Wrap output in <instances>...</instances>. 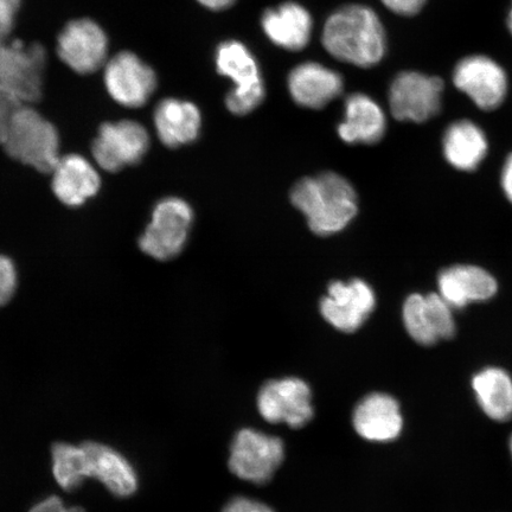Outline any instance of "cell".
I'll list each match as a JSON object with an SVG mask.
<instances>
[{
  "instance_id": "4316f807",
  "label": "cell",
  "mask_w": 512,
  "mask_h": 512,
  "mask_svg": "<svg viewBox=\"0 0 512 512\" xmlns=\"http://www.w3.org/2000/svg\"><path fill=\"white\" fill-rule=\"evenodd\" d=\"M23 106V102L17 96L0 85V144L4 143L12 120Z\"/></svg>"
},
{
  "instance_id": "52a82bcc",
  "label": "cell",
  "mask_w": 512,
  "mask_h": 512,
  "mask_svg": "<svg viewBox=\"0 0 512 512\" xmlns=\"http://www.w3.org/2000/svg\"><path fill=\"white\" fill-rule=\"evenodd\" d=\"M454 87L479 110L491 112L504 104L509 93V78L502 64L490 56H465L453 69Z\"/></svg>"
},
{
  "instance_id": "9c48e42d",
  "label": "cell",
  "mask_w": 512,
  "mask_h": 512,
  "mask_svg": "<svg viewBox=\"0 0 512 512\" xmlns=\"http://www.w3.org/2000/svg\"><path fill=\"white\" fill-rule=\"evenodd\" d=\"M46 50L38 43L21 41L0 46V85L17 96L23 104L42 98Z\"/></svg>"
},
{
  "instance_id": "7a4b0ae2",
  "label": "cell",
  "mask_w": 512,
  "mask_h": 512,
  "mask_svg": "<svg viewBox=\"0 0 512 512\" xmlns=\"http://www.w3.org/2000/svg\"><path fill=\"white\" fill-rule=\"evenodd\" d=\"M291 202L305 215L312 232L319 236L342 232L358 210L354 187L335 172L299 181L292 189Z\"/></svg>"
},
{
  "instance_id": "5bb4252c",
  "label": "cell",
  "mask_w": 512,
  "mask_h": 512,
  "mask_svg": "<svg viewBox=\"0 0 512 512\" xmlns=\"http://www.w3.org/2000/svg\"><path fill=\"white\" fill-rule=\"evenodd\" d=\"M105 83L118 104L137 108L146 105L156 91L157 76L149 64L130 51H124L107 63Z\"/></svg>"
},
{
  "instance_id": "836d02e7",
  "label": "cell",
  "mask_w": 512,
  "mask_h": 512,
  "mask_svg": "<svg viewBox=\"0 0 512 512\" xmlns=\"http://www.w3.org/2000/svg\"><path fill=\"white\" fill-rule=\"evenodd\" d=\"M197 2L202 4L204 8L221 11L230 8L236 0H197Z\"/></svg>"
},
{
  "instance_id": "484cf974",
  "label": "cell",
  "mask_w": 512,
  "mask_h": 512,
  "mask_svg": "<svg viewBox=\"0 0 512 512\" xmlns=\"http://www.w3.org/2000/svg\"><path fill=\"white\" fill-rule=\"evenodd\" d=\"M51 457L54 477L63 490L78 489L83 480L91 478V464L85 445L55 444Z\"/></svg>"
},
{
  "instance_id": "f546056e",
  "label": "cell",
  "mask_w": 512,
  "mask_h": 512,
  "mask_svg": "<svg viewBox=\"0 0 512 512\" xmlns=\"http://www.w3.org/2000/svg\"><path fill=\"white\" fill-rule=\"evenodd\" d=\"M390 11L401 16H415L424 9L427 0H382Z\"/></svg>"
},
{
  "instance_id": "6da1fadb",
  "label": "cell",
  "mask_w": 512,
  "mask_h": 512,
  "mask_svg": "<svg viewBox=\"0 0 512 512\" xmlns=\"http://www.w3.org/2000/svg\"><path fill=\"white\" fill-rule=\"evenodd\" d=\"M322 42L335 59L369 68L386 54V32L379 16L364 5L337 10L325 23Z\"/></svg>"
},
{
  "instance_id": "d6a6232c",
  "label": "cell",
  "mask_w": 512,
  "mask_h": 512,
  "mask_svg": "<svg viewBox=\"0 0 512 512\" xmlns=\"http://www.w3.org/2000/svg\"><path fill=\"white\" fill-rule=\"evenodd\" d=\"M21 0H0V19L14 23Z\"/></svg>"
},
{
  "instance_id": "7402d4cb",
  "label": "cell",
  "mask_w": 512,
  "mask_h": 512,
  "mask_svg": "<svg viewBox=\"0 0 512 512\" xmlns=\"http://www.w3.org/2000/svg\"><path fill=\"white\" fill-rule=\"evenodd\" d=\"M86 447L91 478L98 479L112 495L126 498L136 494L139 479L128 459L111 446L88 441Z\"/></svg>"
},
{
  "instance_id": "2e32d148",
  "label": "cell",
  "mask_w": 512,
  "mask_h": 512,
  "mask_svg": "<svg viewBox=\"0 0 512 512\" xmlns=\"http://www.w3.org/2000/svg\"><path fill=\"white\" fill-rule=\"evenodd\" d=\"M498 287L495 275L477 265H453L438 275V293L454 310L489 302Z\"/></svg>"
},
{
  "instance_id": "d4e9b609",
  "label": "cell",
  "mask_w": 512,
  "mask_h": 512,
  "mask_svg": "<svg viewBox=\"0 0 512 512\" xmlns=\"http://www.w3.org/2000/svg\"><path fill=\"white\" fill-rule=\"evenodd\" d=\"M477 405L489 419L507 422L512 419V376L495 366L477 371L471 380Z\"/></svg>"
},
{
  "instance_id": "3957f363",
  "label": "cell",
  "mask_w": 512,
  "mask_h": 512,
  "mask_svg": "<svg viewBox=\"0 0 512 512\" xmlns=\"http://www.w3.org/2000/svg\"><path fill=\"white\" fill-rule=\"evenodd\" d=\"M2 145L11 158L43 174H51L61 158L55 126L27 106L15 115Z\"/></svg>"
},
{
  "instance_id": "4fadbf2b",
  "label": "cell",
  "mask_w": 512,
  "mask_h": 512,
  "mask_svg": "<svg viewBox=\"0 0 512 512\" xmlns=\"http://www.w3.org/2000/svg\"><path fill=\"white\" fill-rule=\"evenodd\" d=\"M375 306V292L366 281H334L320 302V313L338 331L352 334L366 323Z\"/></svg>"
},
{
  "instance_id": "4dcf8cb0",
  "label": "cell",
  "mask_w": 512,
  "mask_h": 512,
  "mask_svg": "<svg viewBox=\"0 0 512 512\" xmlns=\"http://www.w3.org/2000/svg\"><path fill=\"white\" fill-rule=\"evenodd\" d=\"M30 512H86L79 507H67L60 497L50 496L38 502Z\"/></svg>"
},
{
  "instance_id": "30bf717a",
  "label": "cell",
  "mask_w": 512,
  "mask_h": 512,
  "mask_svg": "<svg viewBox=\"0 0 512 512\" xmlns=\"http://www.w3.org/2000/svg\"><path fill=\"white\" fill-rule=\"evenodd\" d=\"M256 406L265 421L291 428L306 426L315 414L311 388L298 377L266 382L260 389Z\"/></svg>"
},
{
  "instance_id": "ffe728a7",
  "label": "cell",
  "mask_w": 512,
  "mask_h": 512,
  "mask_svg": "<svg viewBox=\"0 0 512 512\" xmlns=\"http://www.w3.org/2000/svg\"><path fill=\"white\" fill-rule=\"evenodd\" d=\"M489 149V139L485 131L470 119L453 121L444 132V157L458 171H476L484 163Z\"/></svg>"
},
{
  "instance_id": "83f0119b",
  "label": "cell",
  "mask_w": 512,
  "mask_h": 512,
  "mask_svg": "<svg viewBox=\"0 0 512 512\" xmlns=\"http://www.w3.org/2000/svg\"><path fill=\"white\" fill-rule=\"evenodd\" d=\"M18 274L8 256L0 255V307L8 304L16 292Z\"/></svg>"
},
{
  "instance_id": "f1b7e54d",
  "label": "cell",
  "mask_w": 512,
  "mask_h": 512,
  "mask_svg": "<svg viewBox=\"0 0 512 512\" xmlns=\"http://www.w3.org/2000/svg\"><path fill=\"white\" fill-rule=\"evenodd\" d=\"M222 512H274V510L256 499L239 496L230 499Z\"/></svg>"
},
{
  "instance_id": "d6986e66",
  "label": "cell",
  "mask_w": 512,
  "mask_h": 512,
  "mask_svg": "<svg viewBox=\"0 0 512 512\" xmlns=\"http://www.w3.org/2000/svg\"><path fill=\"white\" fill-rule=\"evenodd\" d=\"M53 188L57 200L67 207H81L96 196L101 188L98 170L85 157H61L53 172Z\"/></svg>"
},
{
  "instance_id": "9a60e30c",
  "label": "cell",
  "mask_w": 512,
  "mask_h": 512,
  "mask_svg": "<svg viewBox=\"0 0 512 512\" xmlns=\"http://www.w3.org/2000/svg\"><path fill=\"white\" fill-rule=\"evenodd\" d=\"M107 48L104 30L91 19L70 22L57 40L61 60L79 74L96 72L106 60Z\"/></svg>"
},
{
  "instance_id": "8992f818",
  "label": "cell",
  "mask_w": 512,
  "mask_h": 512,
  "mask_svg": "<svg viewBox=\"0 0 512 512\" xmlns=\"http://www.w3.org/2000/svg\"><path fill=\"white\" fill-rule=\"evenodd\" d=\"M284 458L283 440L253 428H243L230 445L228 465L234 476L262 485L270 482Z\"/></svg>"
},
{
  "instance_id": "5b68a950",
  "label": "cell",
  "mask_w": 512,
  "mask_h": 512,
  "mask_svg": "<svg viewBox=\"0 0 512 512\" xmlns=\"http://www.w3.org/2000/svg\"><path fill=\"white\" fill-rule=\"evenodd\" d=\"M194 222V210L187 201L168 197L159 201L151 221L139 239V247L151 258L169 261L183 252Z\"/></svg>"
},
{
  "instance_id": "7c38bea8",
  "label": "cell",
  "mask_w": 512,
  "mask_h": 512,
  "mask_svg": "<svg viewBox=\"0 0 512 512\" xmlns=\"http://www.w3.org/2000/svg\"><path fill=\"white\" fill-rule=\"evenodd\" d=\"M403 325L413 341L430 347L457 332L453 307L439 293H413L402 307Z\"/></svg>"
},
{
  "instance_id": "8fae6325",
  "label": "cell",
  "mask_w": 512,
  "mask_h": 512,
  "mask_svg": "<svg viewBox=\"0 0 512 512\" xmlns=\"http://www.w3.org/2000/svg\"><path fill=\"white\" fill-rule=\"evenodd\" d=\"M150 149L146 128L136 121L123 120L100 127L92 152L102 170L118 172L142 162Z\"/></svg>"
},
{
  "instance_id": "44dd1931",
  "label": "cell",
  "mask_w": 512,
  "mask_h": 512,
  "mask_svg": "<svg viewBox=\"0 0 512 512\" xmlns=\"http://www.w3.org/2000/svg\"><path fill=\"white\" fill-rule=\"evenodd\" d=\"M386 130V115L370 96L362 93L348 96L345 118L337 128L344 143L373 145L380 142Z\"/></svg>"
},
{
  "instance_id": "e0dca14e",
  "label": "cell",
  "mask_w": 512,
  "mask_h": 512,
  "mask_svg": "<svg viewBox=\"0 0 512 512\" xmlns=\"http://www.w3.org/2000/svg\"><path fill=\"white\" fill-rule=\"evenodd\" d=\"M352 425L364 440L387 444L398 439L403 430L400 403L392 395L371 393L358 402Z\"/></svg>"
},
{
  "instance_id": "ac0fdd59",
  "label": "cell",
  "mask_w": 512,
  "mask_h": 512,
  "mask_svg": "<svg viewBox=\"0 0 512 512\" xmlns=\"http://www.w3.org/2000/svg\"><path fill=\"white\" fill-rule=\"evenodd\" d=\"M288 92L297 105L322 110L342 94L341 74L316 62L299 64L288 75Z\"/></svg>"
},
{
  "instance_id": "cb8c5ba5",
  "label": "cell",
  "mask_w": 512,
  "mask_h": 512,
  "mask_svg": "<svg viewBox=\"0 0 512 512\" xmlns=\"http://www.w3.org/2000/svg\"><path fill=\"white\" fill-rule=\"evenodd\" d=\"M261 25L266 36L280 48L298 51L310 42L312 18L309 11L297 3L268 9L261 18Z\"/></svg>"
},
{
  "instance_id": "1f68e13d",
  "label": "cell",
  "mask_w": 512,
  "mask_h": 512,
  "mask_svg": "<svg viewBox=\"0 0 512 512\" xmlns=\"http://www.w3.org/2000/svg\"><path fill=\"white\" fill-rule=\"evenodd\" d=\"M499 182H501L504 197L512 204V152L504 160Z\"/></svg>"
},
{
  "instance_id": "277c9868",
  "label": "cell",
  "mask_w": 512,
  "mask_h": 512,
  "mask_svg": "<svg viewBox=\"0 0 512 512\" xmlns=\"http://www.w3.org/2000/svg\"><path fill=\"white\" fill-rule=\"evenodd\" d=\"M216 68L235 83L227 94L226 106L235 115H246L265 100L266 89L260 68L251 51L239 41H227L216 50Z\"/></svg>"
},
{
  "instance_id": "d590c367",
  "label": "cell",
  "mask_w": 512,
  "mask_h": 512,
  "mask_svg": "<svg viewBox=\"0 0 512 512\" xmlns=\"http://www.w3.org/2000/svg\"><path fill=\"white\" fill-rule=\"evenodd\" d=\"M507 28L512 36V2L507 16Z\"/></svg>"
},
{
  "instance_id": "8d00e7d4",
  "label": "cell",
  "mask_w": 512,
  "mask_h": 512,
  "mask_svg": "<svg viewBox=\"0 0 512 512\" xmlns=\"http://www.w3.org/2000/svg\"><path fill=\"white\" fill-rule=\"evenodd\" d=\"M509 450H510V454H511V458H512V434H511V437L509 440Z\"/></svg>"
},
{
  "instance_id": "603a6c76",
  "label": "cell",
  "mask_w": 512,
  "mask_h": 512,
  "mask_svg": "<svg viewBox=\"0 0 512 512\" xmlns=\"http://www.w3.org/2000/svg\"><path fill=\"white\" fill-rule=\"evenodd\" d=\"M201 125V112L189 101L166 99L156 108L157 136L170 149L194 143L200 136Z\"/></svg>"
},
{
  "instance_id": "e575fe53",
  "label": "cell",
  "mask_w": 512,
  "mask_h": 512,
  "mask_svg": "<svg viewBox=\"0 0 512 512\" xmlns=\"http://www.w3.org/2000/svg\"><path fill=\"white\" fill-rule=\"evenodd\" d=\"M12 28H14V23L0 19V46L8 43V38L11 34Z\"/></svg>"
},
{
  "instance_id": "ba28073f",
  "label": "cell",
  "mask_w": 512,
  "mask_h": 512,
  "mask_svg": "<svg viewBox=\"0 0 512 512\" xmlns=\"http://www.w3.org/2000/svg\"><path fill=\"white\" fill-rule=\"evenodd\" d=\"M444 88V81L439 76L414 70L400 73L389 91L393 117L416 124L426 123L437 117L443 106Z\"/></svg>"
}]
</instances>
